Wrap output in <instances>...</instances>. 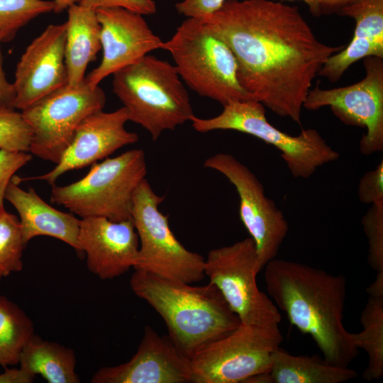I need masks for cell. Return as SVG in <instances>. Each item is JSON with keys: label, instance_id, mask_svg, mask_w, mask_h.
Masks as SVG:
<instances>
[{"label": "cell", "instance_id": "4316f807", "mask_svg": "<svg viewBox=\"0 0 383 383\" xmlns=\"http://www.w3.org/2000/svg\"><path fill=\"white\" fill-rule=\"evenodd\" d=\"M26 247L18 218L0 209V281L23 269L22 255Z\"/></svg>", "mask_w": 383, "mask_h": 383}, {"label": "cell", "instance_id": "277c9868", "mask_svg": "<svg viewBox=\"0 0 383 383\" xmlns=\"http://www.w3.org/2000/svg\"><path fill=\"white\" fill-rule=\"evenodd\" d=\"M113 77V91L129 121L145 129L153 141L194 116L177 68L167 60L148 54Z\"/></svg>", "mask_w": 383, "mask_h": 383}, {"label": "cell", "instance_id": "e0dca14e", "mask_svg": "<svg viewBox=\"0 0 383 383\" xmlns=\"http://www.w3.org/2000/svg\"><path fill=\"white\" fill-rule=\"evenodd\" d=\"M91 383L192 382L191 359L168 335H159L147 326L136 353L127 362L99 369Z\"/></svg>", "mask_w": 383, "mask_h": 383}, {"label": "cell", "instance_id": "52a82bcc", "mask_svg": "<svg viewBox=\"0 0 383 383\" xmlns=\"http://www.w3.org/2000/svg\"><path fill=\"white\" fill-rule=\"evenodd\" d=\"M214 117L193 116L192 128L200 133L232 130L255 136L275 147L294 178L307 179L316 170L338 159L333 149L315 129L302 130L298 135L279 131L267 121L263 104L255 100L231 101Z\"/></svg>", "mask_w": 383, "mask_h": 383}, {"label": "cell", "instance_id": "8d00e7d4", "mask_svg": "<svg viewBox=\"0 0 383 383\" xmlns=\"http://www.w3.org/2000/svg\"><path fill=\"white\" fill-rule=\"evenodd\" d=\"M366 291L369 296H383V274H377L374 281Z\"/></svg>", "mask_w": 383, "mask_h": 383}, {"label": "cell", "instance_id": "7a4b0ae2", "mask_svg": "<svg viewBox=\"0 0 383 383\" xmlns=\"http://www.w3.org/2000/svg\"><path fill=\"white\" fill-rule=\"evenodd\" d=\"M264 268L267 292L291 324L313 338L328 362L348 367L359 350L343 325L346 278L284 259Z\"/></svg>", "mask_w": 383, "mask_h": 383}, {"label": "cell", "instance_id": "30bf717a", "mask_svg": "<svg viewBox=\"0 0 383 383\" xmlns=\"http://www.w3.org/2000/svg\"><path fill=\"white\" fill-rule=\"evenodd\" d=\"M282 341L279 325L240 323L192 357V382L244 383L253 375L270 372L272 353Z\"/></svg>", "mask_w": 383, "mask_h": 383}, {"label": "cell", "instance_id": "5bb4252c", "mask_svg": "<svg viewBox=\"0 0 383 383\" xmlns=\"http://www.w3.org/2000/svg\"><path fill=\"white\" fill-rule=\"evenodd\" d=\"M66 24H50L26 48L16 68L13 108L20 111L68 84Z\"/></svg>", "mask_w": 383, "mask_h": 383}, {"label": "cell", "instance_id": "f35d334b", "mask_svg": "<svg viewBox=\"0 0 383 383\" xmlns=\"http://www.w3.org/2000/svg\"><path fill=\"white\" fill-rule=\"evenodd\" d=\"M292 1V0H290ZM305 2L309 7L311 13L314 16H318V9L314 0H298Z\"/></svg>", "mask_w": 383, "mask_h": 383}, {"label": "cell", "instance_id": "3957f363", "mask_svg": "<svg viewBox=\"0 0 383 383\" xmlns=\"http://www.w3.org/2000/svg\"><path fill=\"white\" fill-rule=\"evenodd\" d=\"M130 285L164 320L168 337L187 357L228 335L240 324L218 289L135 270Z\"/></svg>", "mask_w": 383, "mask_h": 383}, {"label": "cell", "instance_id": "d4e9b609", "mask_svg": "<svg viewBox=\"0 0 383 383\" xmlns=\"http://www.w3.org/2000/svg\"><path fill=\"white\" fill-rule=\"evenodd\" d=\"M33 334L31 319L17 304L0 295V365L18 364L22 349Z\"/></svg>", "mask_w": 383, "mask_h": 383}, {"label": "cell", "instance_id": "f1b7e54d", "mask_svg": "<svg viewBox=\"0 0 383 383\" xmlns=\"http://www.w3.org/2000/svg\"><path fill=\"white\" fill-rule=\"evenodd\" d=\"M361 222L367 239V262L377 274H383V201L371 204Z\"/></svg>", "mask_w": 383, "mask_h": 383}, {"label": "cell", "instance_id": "9c48e42d", "mask_svg": "<svg viewBox=\"0 0 383 383\" xmlns=\"http://www.w3.org/2000/svg\"><path fill=\"white\" fill-rule=\"evenodd\" d=\"M260 270L250 237L212 249L205 258V275L218 289L240 323L277 326L282 315L272 300L257 287L256 277Z\"/></svg>", "mask_w": 383, "mask_h": 383}, {"label": "cell", "instance_id": "d6986e66", "mask_svg": "<svg viewBox=\"0 0 383 383\" xmlns=\"http://www.w3.org/2000/svg\"><path fill=\"white\" fill-rule=\"evenodd\" d=\"M20 182L19 177L14 175L6 188L5 200L18 213L25 245L36 236L45 235L60 240L82 254L78 240L80 220L51 206L33 188L23 189Z\"/></svg>", "mask_w": 383, "mask_h": 383}, {"label": "cell", "instance_id": "836d02e7", "mask_svg": "<svg viewBox=\"0 0 383 383\" xmlns=\"http://www.w3.org/2000/svg\"><path fill=\"white\" fill-rule=\"evenodd\" d=\"M2 41L0 38V107L13 108L15 92L12 83H10L3 69V57L1 49Z\"/></svg>", "mask_w": 383, "mask_h": 383}, {"label": "cell", "instance_id": "603a6c76", "mask_svg": "<svg viewBox=\"0 0 383 383\" xmlns=\"http://www.w3.org/2000/svg\"><path fill=\"white\" fill-rule=\"evenodd\" d=\"M76 362L72 349L34 333L23 346L18 364L22 370L33 376L39 374L49 383H79Z\"/></svg>", "mask_w": 383, "mask_h": 383}, {"label": "cell", "instance_id": "83f0119b", "mask_svg": "<svg viewBox=\"0 0 383 383\" xmlns=\"http://www.w3.org/2000/svg\"><path fill=\"white\" fill-rule=\"evenodd\" d=\"M30 140L31 131L21 112L0 107V150L29 152Z\"/></svg>", "mask_w": 383, "mask_h": 383}, {"label": "cell", "instance_id": "ffe728a7", "mask_svg": "<svg viewBox=\"0 0 383 383\" xmlns=\"http://www.w3.org/2000/svg\"><path fill=\"white\" fill-rule=\"evenodd\" d=\"M355 21L354 35L345 48L330 56L318 76L338 81L355 62L370 56L383 58V0H356L338 13Z\"/></svg>", "mask_w": 383, "mask_h": 383}, {"label": "cell", "instance_id": "cb8c5ba5", "mask_svg": "<svg viewBox=\"0 0 383 383\" xmlns=\"http://www.w3.org/2000/svg\"><path fill=\"white\" fill-rule=\"evenodd\" d=\"M360 323L362 331L350 333V338L354 346L364 350L368 356L363 378L377 380L383 375V296H369Z\"/></svg>", "mask_w": 383, "mask_h": 383}, {"label": "cell", "instance_id": "7402d4cb", "mask_svg": "<svg viewBox=\"0 0 383 383\" xmlns=\"http://www.w3.org/2000/svg\"><path fill=\"white\" fill-rule=\"evenodd\" d=\"M272 383H341L358 374L348 367L333 365L317 355H294L278 348L272 355Z\"/></svg>", "mask_w": 383, "mask_h": 383}, {"label": "cell", "instance_id": "9a60e30c", "mask_svg": "<svg viewBox=\"0 0 383 383\" xmlns=\"http://www.w3.org/2000/svg\"><path fill=\"white\" fill-rule=\"evenodd\" d=\"M101 26V61L86 79L91 86L131 65L162 43L148 26L143 15L121 7L95 10Z\"/></svg>", "mask_w": 383, "mask_h": 383}, {"label": "cell", "instance_id": "f546056e", "mask_svg": "<svg viewBox=\"0 0 383 383\" xmlns=\"http://www.w3.org/2000/svg\"><path fill=\"white\" fill-rule=\"evenodd\" d=\"M31 159L30 152L0 150V209L4 207L5 193L10 181Z\"/></svg>", "mask_w": 383, "mask_h": 383}, {"label": "cell", "instance_id": "4fadbf2b", "mask_svg": "<svg viewBox=\"0 0 383 383\" xmlns=\"http://www.w3.org/2000/svg\"><path fill=\"white\" fill-rule=\"evenodd\" d=\"M204 167L216 170L235 187L239 215L253 240L261 270L276 258L289 231L282 211L268 198L256 175L233 155L219 152L208 157Z\"/></svg>", "mask_w": 383, "mask_h": 383}, {"label": "cell", "instance_id": "5b68a950", "mask_svg": "<svg viewBox=\"0 0 383 383\" xmlns=\"http://www.w3.org/2000/svg\"><path fill=\"white\" fill-rule=\"evenodd\" d=\"M160 49L170 52L180 78L200 96L223 106L253 100L239 82L232 51L200 19L187 18Z\"/></svg>", "mask_w": 383, "mask_h": 383}, {"label": "cell", "instance_id": "ba28073f", "mask_svg": "<svg viewBox=\"0 0 383 383\" xmlns=\"http://www.w3.org/2000/svg\"><path fill=\"white\" fill-rule=\"evenodd\" d=\"M164 199L146 178L135 192L131 219L138 236L139 252L133 268L185 283L198 282L206 276L205 258L187 250L177 239L168 215L159 209Z\"/></svg>", "mask_w": 383, "mask_h": 383}, {"label": "cell", "instance_id": "e575fe53", "mask_svg": "<svg viewBox=\"0 0 383 383\" xmlns=\"http://www.w3.org/2000/svg\"><path fill=\"white\" fill-rule=\"evenodd\" d=\"M4 372L0 374V383H31L35 376L26 371L13 368L4 367Z\"/></svg>", "mask_w": 383, "mask_h": 383}, {"label": "cell", "instance_id": "2e32d148", "mask_svg": "<svg viewBox=\"0 0 383 383\" xmlns=\"http://www.w3.org/2000/svg\"><path fill=\"white\" fill-rule=\"evenodd\" d=\"M129 121L124 106L111 112L102 111L85 118L78 126L73 139L60 162L50 172L22 180H41L55 184L64 173L92 165L108 157L117 150L138 140L137 133L126 129Z\"/></svg>", "mask_w": 383, "mask_h": 383}, {"label": "cell", "instance_id": "6da1fadb", "mask_svg": "<svg viewBox=\"0 0 383 383\" xmlns=\"http://www.w3.org/2000/svg\"><path fill=\"white\" fill-rule=\"evenodd\" d=\"M199 19L231 49L251 98L298 124L313 80L343 48L318 40L299 8L281 2L226 0Z\"/></svg>", "mask_w": 383, "mask_h": 383}, {"label": "cell", "instance_id": "4dcf8cb0", "mask_svg": "<svg viewBox=\"0 0 383 383\" xmlns=\"http://www.w3.org/2000/svg\"><path fill=\"white\" fill-rule=\"evenodd\" d=\"M357 194L361 202L372 204L383 201V160L374 170H370L360 180Z\"/></svg>", "mask_w": 383, "mask_h": 383}, {"label": "cell", "instance_id": "8992f818", "mask_svg": "<svg viewBox=\"0 0 383 383\" xmlns=\"http://www.w3.org/2000/svg\"><path fill=\"white\" fill-rule=\"evenodd\" d=\"M147 172L144 151L129 150L92 164L89 172L75 182L52 185L50 201L82 218L131 219L133 196Z\"/></svg>", "mask_w": 383, "mask_h": 383}, {"label": "cell", "instance_id": "1f68e13d", "mask_svg": "<svg viewBox=\"0 0 383 383\" xmlns=\"http://www.w3.org/2000/svg\"><path fill=\"white\" fill-rule=\"evenodd\" d=\"M80 6L96 10L99 8L121 7L141 15H152L157 11L154 0H79Z\"/></svg>", "mask_w": 383, "mask_h": 383}, {"label": "cell", "instance_id": "d6a6232c", "mask_svg": "<svg viewBox=\"0 0 383 383\" xmlns=\"http://www.w3.org/2000/svg\"><path fill=\"white\" fill-rule=\"evenodd\" d=\"M226 0H182L176 4L177 12L187 18H199L218 11Z\"/></svg>", "mask_w": 383, "mask_h": 383}, {"label": "cell", "instance_id": "d590c367", "mask_svg": "<svg viewBox=\"0 0 383 383\" xmlns=\"http://www.w3.org/2000/svg\"><path fill=\"white\" fill-rule=\"evenodd\" d=\"M356 0H314L318 16L338 13L342 8L353 3Z\"/></svg>", "mask_w": 383, "mask_h": 383}, {"label": "cell", "instance_id": "ac0fdd59", "mask_svg": "<svg viewBox=\"0 0 383 383\" xmlns=\"http://www.w3.org/2000/svg\"><path fill=\"white\" fill-rule=\"evenodd\" d=\"M78 240L87 268L101 279L117 277L137 263L139 240L132 219L82 218Z\"/></svg>", "mask_w": 383, "mask_h": 383}, {"label": "cell", "instance_id": "74e56055", "mask_svg": "<svg viewBox=\"0 0 383 383\" xmlns=\"http://www.w3.org/2000/svg\"><path fill=\"white\" fill-rule=\"evenodd\" d=\"M55 4L54 12L61 13L67 9L70 6L77 4L79 0H52Z\"/></svg>", "mask_w": 383, "mask_h": 383}, {"label": "cell", "instance_id": "8fae6325", "mask_svg": "<svg viewBox=\"0 0 383 383\" xmlns=\"http://www.w3.org/2000/svg\"><path fill=\"white\" fill-rule=\"evenodd\" d=\"M106 101L103 89L84 79L78 85L67 84L21 111L31 131L29 152L57 164L80 123L102 111Z\"/></svg>", "mask_w": 383, "mask_h": 383}, {"label": "cell", "instance_id": "44dd1931", "mask_svg": "<svg viewBox=\"0 0 383 383\" xmlns=\"http://www.w3.org/2000/svg\"><path fill=\"white\" fill-rule=\"evenodd\" d=\"M67 13L65 62L68 85L77 86L84 81L87 65L101 49V26L95 10L75 4Z\"/></svg>", "mask_w": 383, "mask_h": 383}, {"label": "cell", "instance_id": "7c38bea8", "mask_svg": "<svg viewBox=\"0 0 383 383\" xmlns=\"http://www.w3.org/2000/svg\"><path fill=\"white\" fill-rule=\"evenodd\" d=\"M363 60L366 75L362 80L331 89H322L317 83L309 90L303 108L316 111L330 106L345 124L365 128L360 150L368 155L383 151V58Z\"/></svg>", "mask_w": 383, "mask_h": 383}, {"label": "cell", "instance_id": "484cf974", "mask_svg": "<svg viewBox=\"0 0 383 383\" xmlns=\"http://www.w3.org/2000/svg\"><path fill=\"white\" fill-rule=\"evenodd\" d=\"M55 4L45 0H0V38L12 40L18 31L40 15L53 11Z\"/></svg>", "mask_w": 383, "mask_h": 383}]
</instances>
